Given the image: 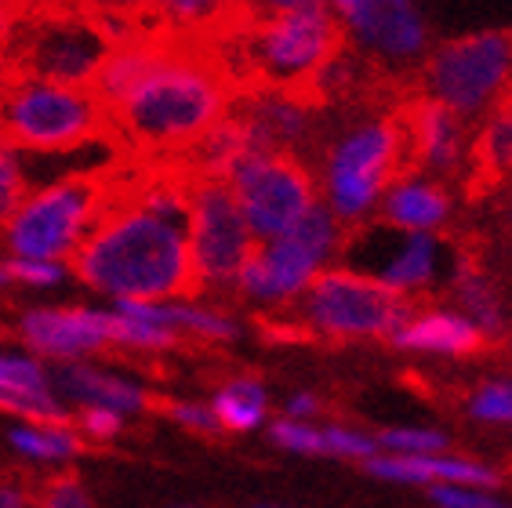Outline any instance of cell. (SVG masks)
<instances>
[{
  "label": "cell",
  "instance_id": "cb8c5ba5",
  "mask_svg": "<svg viewBox=\"0 0 512 508\" xmlns=\"http://www.w3.org/2000/svg\"><path fill=\"white\" fill-rule=\"evenodd\" d=\"M218 429L229 432H255L269 418V392L258 378H233L218 385L215 400H211Z\"/></svg>",
  "mask_w": 512,
  "mask_h": 508
},
{
  "label": "cell",
  "instance_id": "7a4b0ae2",
  "mask_svg": "<svg viewBox=\"0 0 512 508\" xmlns=\"http://www.w3.org/2000/svg\"><path fill=\"white\" fill-rule=\"evenodd\" d=\"M73 273L113 302H178L197 291L186 222L157 218L124 200L113 175L109 204L73 254Z\"/></svg>",
  "mask_w": 512,
  "mask_h": 508
},
{
  "label": "cell",
  "instance_id": "4316f807",
  "mask_svg": "<svg viewBox=\"0 0 512 508\" xmlns=\"http://www.w3.org/2000/svg\"><path fill=\"white\" fill-rule=\"evenodd\" d=\"M378 454L389 458H429V454H447L451 436L440 429H418V425H400V429H385L375 436Z\"/></svg>",
  "mask_w": 512,
  "mask_h": 508
},
{
  "label": "cell",
  "instance_id": "277c9868",
  "mask_svg": "<svg viewBox=\"0 0 512 508\" xmlns=\"http://www.w3.org/2000/svg\"><path fill=\"white\" fill-rule=\"evenodd\" d=\"M404 171L407 135L400 113L356 120L327 146L320 178H316V189L324 193L320 204L335 215L342 229H356L378 215L389 182Z\"/></svg>",
  "mask_w": 512,
  "mask_h": 508
},
{
  "label": "cell",
  "instance_id": "e0dca14e",
  "mask_svg": "<svg viewBox=\"0 0 512 508\" xmlns=\"http://www.w3.org/2000/svg\"><path fill=\"white\" fill-rule=\"evenodd\" d=\"M255 138L258 153H291L306 146L313 135V102L295 91H255L233 106Z\"/></svg>",
  "mask_w": 512,
  "mask_h": 508
},
{
  "label": "cell",
  "instance_id": "60d3db41",
  "mask_svg": "<svg viewBox=\"0 0 512 508\" xmlns=\"http://www.w3.org/2000/svg\"><path fill=\"white\" fill-rule=\"evenodd\" d=\"M258 508H287V505H258Z\"/></svg>",
  "mask_w": 512,
  "mask_h": 508
},
{
  "label": "cell",
  "instance_id": "603a6c76",
  "mask_svg": "<svg viewBox=\"0 0 512 508\" xmlns=\"http://www.w3.org/2000/svg\"><path fill=\"white\" fill-rule=\"evenodd\" d=\"M447 287H451L454 302H458L454 313H462L465 320L473 323L483 342H498V338H505V331H509V313H505L502 291L494 287V280L483 273L480 265L469 262V258L462 254L458 265H454L451 280H447Z\"/></svg>",
  "mask_w": 512,
  "mask_h": 508
},
{
  "label": "cell",
  "instance_id": "d4e9b609",
  "mask_svg": "<svg viewBox=\"0 0 512 508\" xmlns=\"http://www.w3.org/2000/svg\"><path fill=\"white\" fill-rule=\"evenodd\" d=\"M469 146H473L469 157H473V164L480 167L483 175H512V102H502V106L494 109Z\"/></svg>",
  "mask_w": 512,
  "mask_h": 508
},
{
  "label": "cell",
  "instance_id": "1f68e13d",
  "mask_svg": "<svg viewBox=\"0 0 512 508\" xmlns=\"http://www.w3.org/2000/svg\"><path fill=\"white\" fill-rule=\"evenodd\" d=\"M30 508H95L88 498L84 483L73 476H55L51 483L37 490V498L30 501Z\"/></svg>",
  "mask_w": 512,
  "mask_h": 508
},
{
  "label": "cell",
  "instance_id": "7c38bea8",
  "mask_svg": "<svg viewBox=\"0 0 512 508\" xmlns=\"http://www.w3.org/2000/svg\"><path fill=\"white\" fill-rule=\"evenodd\" d=\"M255 244L291 233L320 204L316 175L291 153H251L226 178Z\"/></svg>",
  "mask_w": 512,
  "mask_h": 508
},
{
  "label": "cell",
  "instance_id": "f35d334b",
  "mask_svg": "<svg viewBox=\"0 0 512 508\" xmlns=\"http://www.w3.org/2000/svg\"><path fill=\"white\" fill-rule=\"evenodd\" d=\"M11 284H15V280H11V273H8V262H0V291Z\"/></svg>",
  "mask_w": 512,
  "mask_h": 508
},
{
  "label": "cell",
  "instance_id": "9a60e30c",
  "mask_svg": "<svg viewBox=\"0 0 512 508\" xmlns=\"http://www.w3.org/2000/svg\"><path fill=\"white\" fill-rule=\"evenodd\" d=\"M22 342L37 356L59 363H77L88 352L117 342V313L113 309H30L19 320Z\"/></svg>",
  "mask_w": 512,
  "mask_h": 508
},
{
  "label": "cell",
  "instance_id": "52a82bcc",
  "mask_svg": "<svg viewBox=\"0 0 512 508\" xmlns=\"http://www.w3.org/2000/svg\"><path fill=\"white\" fill-rule=\"evenodd\" d=\"M425 98L458 120L491 117L512 91V33L480 30L429 48L422 62Z\"/></svg>",
  "mask_w": 512,
  "mask_h": 508
},
{
  "label": "cell",
  "instance_id": "30bf717a",
  "mask_svg": "<svg viewBox=\"0 0 512 508\" xmlns=\"http://www.w3.org/2000/svg\"><path fill=\"white\" fill-rule=\"evenodd\" d=\"M338 258H342V269H353L396 298L411 302L418 294H429L447 284L462 251H454L444 236L400 233V229H389L378 218H371L356 229H345Z\"/></svg>",
  "mask_w": 512,
  "mask_h": 508
},
{
  "label": "cell",
  "instance_id": "5b68a950",
  "mask_svg": "<svg viewBox=\"0 0 512 508\" xmlns=\"http://www.w3.org/2000/svg\"><path fill=\"white\" fill-rule=\"evenodd\" d=\"M109 204V175L88 171L26 193L15 215L0 225V236L15 258L62 262L80 251Z\"/></svg>",
  "mask_w": 512,
  "mask_h": 508
},
{
  "label": "cell",
  "instance_id": "ba28073f",
  "mask_svg": "<svg viewBox=\"0 0 512 508\" xmlns=\"http://www.w3.org/2000/svg\"><path fill=\"white\" fill-rule=\"evenodd\" d=\"M8 77H33L62 84V88H88L106 62L109 44L99 33L91 11H30L19 15L8 44H4Z\"/></svg>",
  "mask_w": 512,
  "mask_h": 508
},
{
  "label": "cell",
  "instance_id": "74e56055",
  "mask_svg": "<svg viewBox=\"0 0 512 508\" xmlns=\"http://www.w3.org/2000/svg\"><path fill=\"white\" fill-rule=\"evenodd\" d=\"M0 508H30V490L19 479H0Z\"/></svg>",
  "mask_w": 512,
  "mask_h": 508
},
{
  "label": "cell",
  "instance_id": "7bdbcfd3",
  "mask_svg": "<svg viewBox=\"0 0 512 508\" xmlns=\"http://www.w3.org/2000/svg\"><path fill=\"white\" fill-rule=\"evenodd\" d=\"M509 508H512V505H509Z\"/></svg>",
  "mask_w": 512,
  "mask_h": 508
},
{
  "label": "cell",
  "instance_id": "836d02e7",
  "mask_svg": "<svg viewBox=\"0 0 512 508\" xmlns=\"http://www.w3.org/2000/svg\"><path fill=\"white\" fill-rule=\"evenodd\" d=\"M11 280L30 287H59L66 280V265L62 262H37V258H11L8 262Z\"/></svg>",
  "mask_w": 512,
  "mask_h": 508
},
{
  "label": "cell",
  "instance_id": "ac0fdd59",
  "mask_svg": "<svg viewBox=\"0 0 512 508\" xmlns=\"http://www.w3.org/2000/svg\"><path fill=\"white\" fill-rule=\"evenodd\" d=\"M454 200L447 193L444 182L422 175L407 167L404 175H396L385 189L382 204H378V222L400 233H433L440 236L447 222H451Z\"/></svg>",
  "mask_w": 512,
  "mask_h": 508
},
{
  "label": "cell",
  "instance_id": "7402d4cb",
  "mask_svg": "<svg viewBox=\"0 0 512 508\" xmlns=\"http://www.w3.org/2000/svg\"><path fill=\"white\" fill-rule=\"evenodd\" d=\"M396 349L404 352H425V356H473L480 352L483 338L473 323L465 320L462 313L454 309H425V313H411L400 331L389 338Z\"/></svg>",
  "mask_w": 512,
  "mask_h": 508
},
{
  "label": "cell",
  "instance_id": "8d00e7d4",
  "mask_svg": "<svg viewBox=\"0 0 512 508\" xmlns=\"http://www.w3.org/2000/svg\"><path fill=\"white\" fill-rule=\"evenodd\" d=\"M320 414V396L313 392H295V396H287L284 403V418L287 421H309Z\"/></svg>",
  "mask_w": 512,
  "mask_h": 508
},
{
  "label": "cell",
  "instance_id": "d6986e66",
  "mask_svg": "<svg viewBox=\"0 0 512 508\" xmlns=\"http://www.w3.org/2000/svg\"><path fill=\"white\" fill-rule=\"evenodd\" d=\"M367 472L385 483H407V487H476V490H494L502 483L498 469L487 461L462 458V454H429V458H389V454H375L364 461Z\"/></svg>",
  "mask_w": 512,
  "mask_h": 508
},
{
  "label": "cell",
  "instance_id": "d590c367",
  "mask_svg": "<svg viewBox=\"0 0 512 508\" xmlns=\"http://www.w3.org/2000/svg\"><path fill=\"white\" fill-rule=\"evenodd\" d=\"M171 418H175L178 425L193 429V432H204V436L222 432L218 429L215 414H211V407H204V403H171Z\"/></svg>",
  "mask_w": 512,
  "mask_h": 508
},
{
  "label": "cell",
  "instance_id": "ffe728a7",
  "mask_svg": "<svg viewBox=\"0 0 512 508\" xmlns=\"http://www.w3.org/2000/svg\"><path fill=\"white\" fill-rule=\"evenodd\" d=\"M51 392H62L66 400L80 403V407H99V411H113L120 418L149 411V392L142 385L117 374H106L91 363H59L55 371H48Z\"/></svg>",
  "mask_w": 512,
  "mask_h": 508
},
{
  "label": "cell",
  "instance_id": "9c48e42d",
  "mask_svg": "<svg viewBox=\"0 0 512 508\" xmlns=\"http://www.w3.org/2000/svg\"><path fill=\"white\" fill-rule=\"evenodd\" d=\"M342 240L345 229L335 222V215L324 204H316L291 233L255 247V254L240 269L233 291L244 294L247 302L269 305V309L295 305L313 287L316 276L335 265Z\"/></svg>",
  "mask_w": 512,
  "mask_h": 508
},
{
  "label": "cell",
  "instance_id": "4dcf8cb0",
  "mask_svg": "<svg viewBox=\"0 0 512 508\" xmlns=\"http://www.w3.org/2000/svg\"><path fill=\"white\" fill-rule=\"evenodd\" d=\"M324 458H349V461H371L378 454L375 436H367L349 425H324Z\"/></svg>",
  "mask_w": 512,
  "mask_h": 508
},
{
  "label": "cell",
  "instance_id": "b9f144b4",
  "mask_svg": "<svg viewBox=\"0 0 512 508\" xmlns=\"http://www.w3.org/2000/svg\"><path fill=\"white\" fill-rule=\"evenodd\" d=\"M178 508H193V505H178Z\"/></svg>",
  "mask_w": 512,
  "mask_h": 508
},
{
  "label": "cell",
  "instance_id": "ab89813d",
  "mask_svg": "<svg viewBox=\"0 0 512 508\" xmlns=\"http://www.w3.org/2000/svg\"><path fill=\"white\" fill-rule=\"evenodd\" d=\"M4 84H8V69H4V62H0V95H4Z\"/></svg>",
  "mask_w": 512,
  "mask_h": 508
},
{
  "label": "cell",
  "instance_id": "4fadbf2b",
  "mask_svg": "<svg viewBox=\"0 0 512 508\" xmlns=\"http://www.w3.org/2000/svg\"><path fill=\"white\" fill-rule=\"evenodd\" d=\"M186 240L197 291H229L258 247L229 186L211 178L189 182Z\"/></svg>",
  "mask_w": 512,
  "mask_h": 508
},
{
  "label": "cell",
  "instance_id": "5bb4252c",
  "mask_svg": "<svg viewBox=\"0 0 512 508\" xmlns=\"http://www.w3.org/2000/svg\"><path fill=\"white\" fill-rule=\"evenodd\" d=\"M331 11L360 55L385 66H411L429 55V19L411 0H338Z\"/></svg>",
  "mask_w": 512,
  "mask_h": 508
},
{
  "label": "cell",
  "instance_id": "8992f818",
  "mask_svg": "<svg viewBox=\"0 0 512 508\" xmlns=\"http://www.w3.org/2000/svg\"><path fill=\"white\" fill-rule=\"evenodd\" d=\"M109 131L106 109L88 88H62L48 80L8 77L0 95V138L15 149L66 153Z\"/></svg>",
  "mask_w": 512,
  "mask_h": 508
},
{
  "label": "cell",
  "instance_id": "83f0119b",
  "mask_svg": "<svg viewBox=\"0 0 512 508\" xmlns=\"http://www.w3.org/2000/svg\"><path fill=\"white\" fill-rule=\"evenodd\" d=\"M465 411L483 425H509L512 429V378H494L476 385L473 396L465 400Z\"/></svg>",
  "mask_w": 512,
  "mask_h": 508
},
{
  "label": "cell",
  "instance_id": "d6a6232c",
  "mask_svg": "<svg viewBox=\"0 0 512 508\" xmlns=\"http://www.w3.org/2000/svg\"><path fill=\"white\" fill-rule=\"evenodd\" d=\"M429 501L436 508H509L491 490L476 487H429Z\"/></svg>",
  "mask_w": 512,
  "mask_h": 508
},
{
  "label": "cell",
  "instance_id": "e575fe53",
  "mask_svg": "<svg viewBox=\"0 0 512 508\" xmlns=\"http://www.w3.org/2000/svg\"><path fill=\"white\" fill-rule=\"evenodd\" d=\"M80 432L84 436H91V440H99V443H109V440H117L120 429H124V418L113 411H99V407H80V418H77Z\"/></svg>",
  "mask_w": 512,
  "mask_h": 508
},
{
  "label": "cell",
  "instance_id": "f1b7e54d",
  "mask_svg": "<svg viewBox=\"0 0 512 508\" xmlns=\"http://www.w3.org/2000/svg\"><path fill=\"white\" fill-rule=\"evenodd\" d=\"M26 200V167L19 149L0 138V225L15 215V207Z\"/></svg>",
  "mask_w": 512,
  "mask_h": 508
},
{
  "label": "cell",
  "instance_id": "44dd1931",
  "mask_svg": "<svg viewBox=\"0 0 512 508\" xmlns=\"http://www.w3.org/2000/svg\"><path fill=\"white\" fill-rule=\"evenodd\" d=\"M0 411L30 425H66V407L51 392L48 367L15 352H0Z\"/></svg>",
  "mask_w": 512,
  "mask_h": 508
},
{
  "label": "cell",
  "instance_id": "2e32d148",
  "mask_svg": "<svg viewBox=\"0 0 512 508\" xmlns=\"http://www.w3.org/2000/svg\"><path fill=\"white\" fill-rule=\"evenodd\" d=\"M400 120H404L407 160H414V171L440 182L469 164V149H473L465 131L469 124L447 113L444 106H436L429 98H414Z\"/></svg>",
  "mask_w": 512,
  "mask_h": 508
},
{
  "label": "cell",
  "instance_id": "484cf974",
  "mask_svg": "<svg viewBox=\"0 0 512 508\" xmlns=\"http://www.w3.org/2000/svg\"><path fill=\"white\" fill-rule=\"evenodd\" d=\"M8 443L30 461H69L80 454V432L69 425H15Z\"/></svg>",
  "mask_w": 512,
  "mask_h": 508
},
{
  "label": "cell",
  "instance_id": "8fae6325",
  "mask_svg": "<svg viewBox=\"0 0 512 508\" xmlns=\"http://www.w3.org/2000/svg\"><path fill=\"white\" fill-rule=\"evenodd\" d=\"M295 313L306 334L331 342H360V338H393L400 323L411 316V302L396 298L353 269L331 265L298 298Z\"/></svg>",
  "mask_w": 512,
  "mask_h": 508
},
{
  "label": "cell",
  "instance_id": "3957f363",
  "mask_svg": "<svg viewBox=\"0 0 512 508\" xmlns=\"http://www.w3.org/2000/svg\"><path fill=\"white\" fill-rule=\"evenodd\" d=\"M233 55H215L233 84L255 80V91H302L345 48L331 4L284 0L251 15L244 33H233Z\"/></svg>",
  "mask_w": 512,
  "mask_h": 508
},
{
  "label": "cell",
  "instance_id": "f546056e",
  "mask_svg": "<svg viewBox=\"0 0 512 508\" xmlns=\"http://www.w3.org/2000/svg\"><path fill=\"white\" fill-rule=\"evenodd\" d=\"M269 436L280 450L287 454H306V458H324V432L313 421H273L269 425Z\"/></svg>",
  "mask_w": 512,
  "mask_h": 508
},
{
  "label": "cell",
  "instance_id": "6da1fadb",
  "mask_svg": "<svg viewBox=\"0 0 512 508\" xmlns=\"http://www.w3.org/2000/svg\"><path fill=\"white\" fill-rule=\"evenodd\" d=\"M233 95L237 84L218 66L211 44L164 33L142 73L113 106H106V120L109 131H117L120 142L138 157L168 164L226 117L237 102Z\"/></svg>",
  "mask_w": 512,
  "mask_h": 508
}]
</instances>
